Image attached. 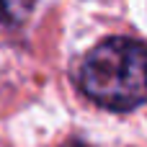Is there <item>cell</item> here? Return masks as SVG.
Listing matches in <instances>:
<instances>
[{
  "mask_svg": "<svg viewBox=\"0 0 147 147\" xmlns=\"http://www.w3.org/2000/svg\"><path fill=\"white\" fill-rule=\"evenodd\" d=\"M34 5L36 0H0V26H21Z\"/></svg>",
  "mask_w": 147,
  "mask_h": 147,
  "instance_id": "2",
  "label": "cell"
},
{
  "mask_svg": "<svg viewBox=\"0 0 147 147\" xmlns=\"http://www.w3.org/2000/svg\"><path fill=\"white\" fill-rule=\"evenodd\" d=\"M80 88L109 111H132L147 103V47L111 36L96 44L80 65Z\"/></svg>",
  "mask_w": 147,
  "mask_h": 147,
  "instance_id": "1",
  "label": "cell"
}]
</instances>
